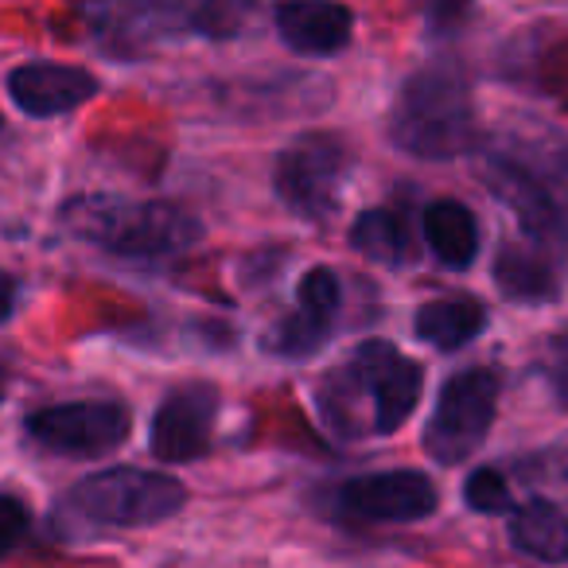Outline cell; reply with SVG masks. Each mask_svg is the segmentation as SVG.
<instances>
[{
    "instance_id": "7",
    "label": "cell",
    "mask_w": 568,
    "mask_h": 568,
    "mask_svg": "<svg viewBox=\"0 0 568 568\" xmlns=\"http://www.w3.org/2000/svg\"><path fill=\"white\" fill-rule=\"evenodd\" d=\"M347 144L332 133H304L276 156L273 187L288 211L301 219L324 222L339 203V187L347 180Z\"/></svg>"
},
{
    "instance_id": "20",
    "label": "cell",
    "mask_w": 568,
    "mask_h": 568,
    "mask_svg": "<svg viewBox=\"0 0 568 568\" xmlns=\"http://www.w3.org/2000/svg\"><path fill=\"white\" fill-rule=\"evenodd\" d=\"M296 301H301V308L316 312V316L335 320V312H339V276H335V268H308L301 288H296Z\"/></svg>"
},
{
    "instance_id": "11",
    "label": "cell",
    "mask_w": 568,
    "mask_h": 568,
    "mask_svg": "<svg viewBox=\"0 0 568 568\" xmlns=\"http://www.w3.org/2000/svg\"><path fill=\"white\" fill-rule=\"evenodd\" d=\"M9 94L28 118H59L98 94V79L71 63H24L9 74Z\"/></svg>"
},
{
    "instance_id": "12",
    "label": "cell",
    "mask_w": 568,
    "mask_h": 568,
    "mask_svg": "<svg viewBox=\"0 0 568 568\" xmlns=\"http://www.w3.org/2000/svg\"><path fill=\"white\" fill-rule=\"evenodd\" d=\"M495 284L498 293L514 304H549L560 296V273L552 265L549 245L534 242H503L495 257Z\"/></svg>"
},
{
    "instance_id": "6",
    "label": "cell",
    "mask_w": 568,
    "mask_h": 568,
    "mask_svg": "<svg viewBox=\"0 0 568 568\" xmlns=\"http://www.w3.org/2000/svg\"><path fill=\"white\" fill-rule=\"evenodd\" d=\"M498 371L495 366H467L440 386L436 409L425 425V452L440 467H456L483 448L498 413Z\"/></svg>"
},
{
    "instance_id": "10",
    "label": "cell",
    "mask_w": 568,
    "mask_h": 568,
    "mask_svg": "<svg viewBox=\"0 0 568 568\" xmlns=\"http://www.w3.org/2000/svg\"><path fill=\"white\" fill-rule=\"evenodd\" d=\"M339 506L363 521H420L440 506L436 483L425 471L358 475L339 487Z\"/></svg>"
},
{
    "instance_id": "9",
    "label": "cell",
    "mask_w": 568,
    "mask_h": 568,
    "mask_svg": "<svg viewBox=\"0 0 568 568\" xmlns=\"http://www.w3.org/2000/svg\"><path fill=\"white\" fill-rule=\"evenodd\" d=\"M214 417H219V389L206 382H187L160 402L152 417V456L160 464H191L211 452Z\"/></svg>"
},
{
    "instance_id": "1",
    "label": "cell",
    "mask_w": 568,
    "mask_h": 568,
    "mask_svg": "<svg viewBox=\"0 0 568 568\" xmlns=\"http://www.w3.org/2000/svg\"><path fill=\"white\" fill-rule=\"evenodd\" d=\"M483 180L518 214L526 237L568 250V141L557 133L498 144L483 156Z\"/></svg>"
},
{
    "instance_id": "17",
    "label": "cell",
    "mask_w": 568,
    "mask_h": 568,
    "mask_svg": "<svg viewBox=\"0 0 568 568\" xmlns=\"http://www.w3.org/2000/svg\"><path fill=\"white\" fill-rule=\"evenodd\" d=\"M351 245H355L363 257L378 261V265H405V261L413 257L409 250V230H405L402 214L386 211V206H378V211H363L355 219V226H351Z\"/></svg>"
},
{
    "instance_id": "18",
    "label": "cell",
    "mask_w": 568,
    "mask_h": 568,
    "mask_svg": "<svg viewBox=\"0 0 568 568\" xmlns=\"http://www.w3.org/2000/svg\"><path fill=\"white\" fill-rule=\"evenodd\" d=\"M332 327H335V320H324V316H316V312L296 304V312H288V316L276 320V324L268 327L261 347L276 358L301 363V358H312L324 351V343L332 339Z\"/></svg>"
},
{
    "instance_id": "15",
    "label": "cell",
    "mask_w": 568,
    "mask_h": 568,
    "mask_svg": "<svg viewBox=\"0 0 568 568\" xmlns=\"http://www.w3.org/2000/svg\"><path fill=\"white\" fill-rule=\"evenodd\" d=\"M510 545L541 565L568 560V514L549 498H529L510 514Z\"/></svg>"
},
{
    "instance_id": "13",
    "label": "cell",
    "mask_w": 568,
    "mask_h": 568,
    "mask_svg": "<svg viewBox=\"0 0 568 568\" xmlns=\"http://www.w3.org/2000/svg\"><path fill=\"white\" fill-rule=\"evenodd\" d=\"M355 17L343 4H281L276 32L301 55H335L351 43Z\"/></svg>"
},
{
    "instance_id": "3",
    "label": "cell",
    "mask_w": 568,
    "mask_h": 568,
    "mask_svg": "<svg viewBox=\"0 0 568 568\" xmlns=\"http://www.w3.org/2000/svg\"><path fill=\"white\" fill-rule=\"evenodd\" d=\"M389 141L417 160H456L475 149V102L459 63H428L397 90Z\"/></svg>"
},
{
    "instance_id": "8",
    "label": "cell",
    "mask_w": 568,
    "mask_h": 568,
    "mask_svg": "<svg viewBox=\"0 0 568 568\" xmlns=\"http://www.w3.org/2000/svg\"><path fill=\"white\" fill-rule=\"evenodd\" d=\"M133 428V413L121 402H67L36 409L24 420V433L40 448L71 459H94L121 448Z\"/></svg>"
},
{
    "instance_id": "23",
    "label": "cell",
    "mask_w": 568,
    "mask_h": 568,
    "mask_svg": "<svg viewBox=\"0 0 568 568\" xmlns=\"http://www.w3.org/2000/svg\"><path fill=\"white\" fill-rule=\"evenodd\" d=\"M12 308H17V281L0 273V324H9Z\"/></svg>"
},
{
    "instance_id": "25",
    "label": "cell",
    "mask_w": 568,
    "mask_h": 568,
    "mask_svg": "<svg viewBox=\"0 0 568 568\" xmlns=\"http://www.w3.org/2000/svg\"><path fill=\"white\" fill-rule=\"evenodd\" d=\"M4 394H9V371L0 366V402H4Z\"/></svg>"
},
{
    "instance_id": "22",
    "label": "cell",
    "mask_w": 568,
    "mask_h": 568,
    "mask_svg": "<svg viewBox=\"0 0 568 568\" xmlns=\"http://www.w3.org/2000/svg\"><path fill=\"white\" fill-rule=\"evenodd\" d=\"M28 537V506L17 495L0 490V560L20 549V541Z\"/></svg>"
},
{
    "instance_id": "5",
    "label": "cell",
    "mask_w": 568,
    "mask_h": 568,
    "mask_svg": "<svg viewBox=\"0 0 568 568\" xmlns=\"http://www.w3.org/2000/svg\"><path fill=\"white\" fill-rule=\"evenodd\" d=\"M187 503V487L164 471H144V467H110V471L87 475L74 483L67 506L90 526L110 529H136L156 526L172 518Z\"/></svg>"
},
{
    "instance_id": "4",
    "label": "cell",
    "mask_w": 568,
    "mask_h": 568,
    "mask_svg": "<svg viewBox=\"0 0 568 568\" xmlns=\"http://www.w3.org/2000/svg\"><path fill=\"white\" fill-rule=\"evenodd\" d=\"M420 389H425V371L417 358L402 355L386 339H371L351 355L343 371H332V378L320 389V409L327 425L339 428L351 413V402H371V428L378 436H389L413 417Z\"/></svg>"
},
{
    "instance_id": "24",
    "label": "cell",
    "mask_w": 568,
    "mask_h": 568,
    "mask_svg": "<svg viewBox=\"0 0 568 568\" xmlns=\"http://www.w3.org/2000/svg\"><path fill=\"white\" fill-rule=\"evenodd\" d=\"M552 475H557V479L568 487V448H565V459H560V464H557V471H552Z\"/></svg>"
},
{
    "instance_id": "19",
    "label": "cell",
    "mask_w": 568,
    "mask_h": 568,
    "mask_svg": "<svg viewBox=\"0 0 568 568\" xmlns=\"http://www.w3.org/2000/svg\"><path fill=\"white\" fill-rule=\"evenodd\" d=\"M464 503L479 514H514V495L510 479H506L498 467H479V471L467 475L464 483Z\"/></svg>"
},
{
    "instance_id": "2",
    "label": "cell",
    "mask_w": 568,
    "mask_h": 568,
    "mask_svg": "<svg viewBox=\"0 0 568 568\" xmlns=\"http://www.w3.org/2000/svg\"><path fill=\"white\" fill-rule=\"evenodd\" d=\"M67 234L125 261H164L203 237L195 214L175 203H136L118 195H79L59 211Z\"/></svg>"
},
{
    "instance_id": "16",
    "label": "cell",
    "mask_w": 568,
    "mask_h": 568,
    "mask_svg": "<svg viewBox=\"0 0 568 568\" xmlns=\"http://www.w3.org/2000/svg\"><path fill=\"white\" fill-rule=\"evenodd\" d=\"M413 332L420 343L436 351H459L487 332V308L475 296H444V301L420 304Z\"/></svg>"
},
{
    "instance_id": "14",
    "label": "cell",
    "mask_w": 568,
    "mask_h": 568,
    "mask_svg": "<svg viewBox=\"0 0 568 568\" xmlns=\"http://www.w3.org/2000/svg\"><path fill=\"white\" fill-rule=\"evenodd\" d=\"M425 242L444 268L464 273L479 257V222L459 199H436L425 206Z\"/></svg>"
},
{
    "instance_id": "21",
    "label": "cell",
    "mask_w": 568,
    "mask_h": 568,
    "mask_svg": "<svg viewBox=\"0 0 568 568\" xmlns=\"http://www.w3.org/2000/svg\"><path fill=\"white\" fill-rule=\"evenodd\" d=\"M541 378L549 386L552 402L560 409H568V324L560 327L557 335L545 339V351H541Z\"/></svg>"
}]
</instances>
